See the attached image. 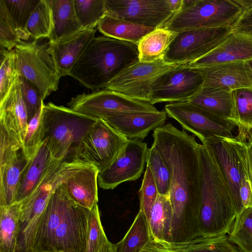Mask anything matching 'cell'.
<instances>
[{
    "mask_svg": "<svg viewBox=\"0 0 252 252\" xmlns=\"http://www.w3.org/2000/svg\"><path fill=\"white\" fill-rule=\"evenodd\" d=\"M152 146L161 155L171 177L172 208L170 243L188 242L200 235L201 168L194 136L171 124L154 130Z\"/></svg>",
    "mask_w": 252,
    "mask_h": 252,
    "instance_id": "cell-1",
    "label": "cell"
},
{
    "mask_svg": "<svg viewBox=\"0 0 252 252\" xmlns=\"http://www.w3.org/2000/svg\"><path fill=\"white\" fill-rule=\"evenodd\" d=\"M90 213L60 185L43 212L33 252H87Z\"/></svg>",
    "mask_w": 252,
    "mask_h": 252,
    "instance_id": "cell-2",
    "label": "cell"
},
{
    "mask_svg": "<svg viewBox=\"0 0 252 252\" xmlns=\"http://www.w3.org/2000/svg\"><path fill=\"white\" fill-rule=\"evenodd\" d=\"M139 62L137 44L100 36L87 46L69 76L95 91L123 71Z\"/></svg>",
    "mask_w": 252,
    "mask_h": 252,
    "instance_id": "cell-3",
    "label": "cell"
},
{
    "mask_svg": "<svg viewBox=\"0 0 252 252\" xmlns=\"http://www.w3.org/2000/svg\"><path fill=\"white\" fill-rule=\"evenodd\" d=\"M201 168L200 235H226L237 213L224 177L209 148L199 144Z\"/></svg>",
    "mask_w": 252,
    "mask_h": 252,
    "instance_id": "cell-4",
    "label": "cell"
},
{
    "mask_svg": "<svg viewBox=\"0 0 252 252\" xmlns=\"http://www.w3.org/2000/svg\"><path fill=\"white\" fill-rule=\"evenodd\" d=\"M97 120L70 108L51 102L46 105L43 103L41 142H45L55 159L77 160L76 156L80 143Z\"/></svg>",
    "mask_w": 252,
    "mask_h": 252,
    "instance_id": "cell-5",
    "label": "cell"
},
{
    "mask_svg": "<svg viewBox=\"0 0 252 252\" xmlns=\"http://www.w3.org/2000/svg\"><path fill=\"white\" fill-rule=\"evenodd\" d=\"M244 13L234 0H183L182 9L163 28L176 32L232 27Z\"/></svg>",
    "mask_w": 252,
    "mask_h": 252,
    "instance_id": "cell-6",
    "label": "cell"
},
{
    "mask_svg": "<svg viewBox=\"0 0 252 252\" xmlns=\"http://www.w3.org/2000/svg\"><path fill=\"white\" fill-rule=\"evenodd\" d=\"M14 49L19 75L35 86L43 100L57 90L61 77L49 52L48 43L22 41Z\"/></svg>",
    "mask_w": 252,
    "mask_h": 252,
    "instance_id": "cell-7",
    "label": "cell"
},
{
    "mask_svg": "<svg viewBox=\"0 0 252 252\" xmlns=\"http://www.w3.org/2000/svg\"><path fill=\"white\" fill-rule=\"evenodd\" d=\"M229 189L237 215L244 209L239 196L242 178L249 171L246 141L216 137L206 141Z\"/></svg>",
    "mask_w": 252,
    "mask_h": 252,
    "instance_id": "cell-8",
    "label": "cell"
},
{
    "mask_svg": "<svg viewBox=\"0 0 252 252\" xmlns=\"http://www.w3.org/2000/svg\"><path fill=\"white\" fill-rule=\"evenodd\" d=\"M68 105L76 112L95 119L104 120L122 114L158 111L150 103L106 89L78 94L71 99Z\"/></svg>",
    "mask_w": 252,
    "mask_h": 252,
    "instance_id": "cell-9",
    "label": "cell"
},
{
    "mask_svg": "<svg viewBox=\"0 0 252 252\" xmlns=\"http://www.w3.org/2000/svg\"><path fill=\"white\" fill-rule=\"evenodd\" d=\"M232 27L198 29L178 32L162 60L166 63L188 64L204 57L220 45Z\"/></svg>",
    "mask_w": 252,
    "mask_h": 252,
    "instance_id": "cell-10",
    "label": "cell"
},
{
    "mask_svg": "<svg viewBox=\"0 0 252 252\" xmlns=\"http://www.w3.org/2000/svg\"><path fill=\"white\" fill-rule=\"evenodd\" d=\"M103 119H97L82 138L76 159L91 164L100 171L115 158L128 142Z\"/></svg>",
    "mask_w": 252,
    "mask_h": 252,
    "instance_id": "cell-11",
    "label": "cell"
},
{
    "mask_svg": "<svg viewBox=\"0 0 252 252\" xmlns=\"http://www.w3.org/2000/svg\"><path fill=\"white\" fill-rule=\"evenodd\" d=\"M165 111L183 128L197 136L202 144L216 137H233L236 125L231 121L219 117L189 101L166 104Z\"/></svg>",
    "mask_w": 252,
    "mask_h": 252,
    "instance_id": "cell-12",
    "label": "cell"
},
{
    "mask_svg": "<svg viewBox=\"0 0 252 252\" xmlns=\"http://www.w3.org/2000/svg\"><path fill=\"white\" fill-rule=\"evenodd\" d=\"M179 65L166 63L162 59L153 63L139 62L116 76L103 89L149 103L152 88L156 81Z\"/></svg>",
    "mask_w": 252,
    "mask_h": 252,
    "instance_id": "cell-13",
    "label": "cell"
},
{
    "mask_svg": "<svg viewBox=\"0 0 252 252\" xmlns=\"http://www.w3.org/2000/svg\"><path fill=\"white\" fill-rule=\"evenodd\" d=\"M201 68L180 65L160 77L154 84L149 103L189 101L203 87Z\"/></svg>",
    "mask_w": 252,
    "mask_h": 252,
    "instance_id": "cell-14",
    "label": "cell"
},
{
    "mask_svg": "<svg viewBox=\"0 0 252 252\" xmlns=\"http://www.w3.org/2000/svg\"><path fill=\"white\" fill-rule=\"evenodd\" d=\"M148 149L145 142L128 140L111 162L98 172L99 187L112 189L124 182L138 179L147 163Z\"/></svg>",
    "mask_w": 252,
    "mask_h": 252,
    "instance_id": "cell-15",
    "label": "cell"
},
{
    "mask_svg": "<svg viewBox=\"0 0 252 252\" xmlns=\"http://www.w3.org/2000/svg\"><path fill=\"white\" fill-rule=\"evenodd\" d=\"M105 9L107 15L154 28L174 14L168 0H106Z\"/></svg>",
    "mask_w": 252,
    "mask_h": 252,
    "instance_id": "cell-16",
    "label": "cell"
},
{
    "mask_svg": "<svg viewBox=\"0 0 252 252\" xmlns=\"http://www.w3.org/2000/svg\"><path fill=\"white\" fill-rule=\"evenodd\" d=\"M98 172L93 165L76 160L61 185L75 203L91 210L98 202Z\"/></svg>",
    "mask_w": 252,
    "mask_h": 252,
    "instance_id": "cell-17",
    "label": "cell"
},
{
    "mask_svg": "<svg viewBox=\"0 0 252 252\" xmlns=\"http://www.w3.org/2000/svg\"><path fill=\"white\" fill-rule=\"evenodd\" d=\"M252 60V38L231 32L216 48L201 58L187 64L204 68L223 63Z\"/></svg>",
    "mask_w": 252,
    "mask_h": 252,
    "instance_id": "cell-18",
    "label": "cell"
},
{
    "mask_svg": "<svg viewBox=\"0 0 252 252\" xmlns=\"http://www.w3.org/2000/svg\"><path fill=\"white\" fill-rule=\"evenodd\" d=\"M96 29H83L67 38L55 42H48V50L56 65L59 74L69 76L92 40L95 37Z\"/></svg>",
    "mask_w": 252,
    "mask_h": 252,
    "instance_id": "cell-19",
    "label": "cell"
},
{
    "mask_svg": "<svg viewBox=\"0 0 252 252\" xmlns=\"http://www.w3.org/2000/svg\"><path fill=\"white\" fill-rule=\"evenodd\" d=\"M201 69L204 77L203 87L221 88L232 92L242 88H252V68L248 61Z\"/></svg>",
    "mask_w": 252,
    "mask_h": 252,
    "instance_id": "cell-20",
    "label": "cell"
},
{
    "mask_svg": "<svg viewBox=\"0 0 252 252\" xmlns=\"http://www.w3.org/2000/svg\"><path fill=\"white\" fill-rule=\"evenodd\" d=\"M167 117L164 111L120 114L105 120L128 140L144 139L152 131L164 125Z\"/></svg>",
    "mask_w": 252,
    "mask_h": 252,
    "instance_id": "cell-21",
    "label": "cell"
},
{
    "mask_svg": "<svg viewBox=\"0 0 252 252\" xmlns=\"http://www.w3.org/2000/svg\"><path fill=\"white\" fill-rule=\"evenodd\" d=\"M49 198L32 193L23 200L16 252H33L36 235Z\"/></svg>",
    "mask_w": 252,
    "mask_h": 252,
    "instance_id": "cell-22",
    "label": "cell"
},
{
    "mask_svg": "<svg viewBox=\"0 0 252 252\" xmlns=\"http://www.w3.org/2000/svg\"><path fill=\"white\" fill-rule=\"evenodd\" d=\"M58 159L52 157L45 142H42L30 159L18 187L16 202L27 198Z\"/></svg>",
    "mask_w": 252,
    "mask_h": 252,
    "instance_id": "cell-23",
    "label": "cell"
},
{
    "mask_svg": "<svg viewBox=\"0 0 252 252\" xmlns=\"http://www.w3.org/2000/svg\"><path fill=\"white\" fill-rule=\"evenodd\" d=\"M0 122L15 132L23 143L28 124L27 108L21 92L19 77L0 101Z\"/></svg>",
    "mask_w": 252,
    "mask_h": 252,
    "instance_id": "cell-24",
    "label": "cell"
},
{
    "mask_svg": "<svg viewBox=\"0 0 252 252\" xmlns=\"http://www.w3.org/2000/svg\"><path fill=\"white\" fill-rule=\"evenodd\" d=\"M52 15L53 28L49 42L67 38L83 28L77 17L74 0H47Z\"/></svg>",
    "mask_w": 252,
    "mask_h": 252,
    "instance_id": "cell-25",
    "label": "cell"
},
{
    "mask_svg": "<svg viewBox=\"0 0 252 252\" xmlns=\"http://www.w3.org/2000/svg\"><path fill=\"white\" fill-rule=\"evenodd\" d=\"M30 159L23 147L0 166V206L16 202L18 187Z\"/></svg>",
    "mask_w": 252,
    "mask_h": 252,
    "instance_id": "cell-26",
    "label": "cell"
},
{
    "mask_svg": "<svg viewBox=\"0 0 252 252\" xmlns=\"http://www.w3.org/2000/svg\"><path fill=\"white\" fill-rule=\"evenodd\" d=\"M189 102L235 124L232 91L221 88L203 87Z\"/></svg>",
    "mask_w": 252,
    "mask_h": 252,
    "instance_id": "cell-27",
    "label": "cell"
},
{
    "mask_svg": "<svg viewBox=\"0 0 252 252\" xmlns=\"http://www.w3.org/2000/svg\"><path fill=\"white\" fill-rule=\"evenodd\" d=\"M172 217L169 193L158 194L147 220L152 241L157 243L169 242Z\"/></svg>",
    "mask_w": 252,
    "mask_h": 252,
    "instance_id": "cell-28",
    "label": "cell"
},
{
    "mask_svg": "<svg viewBox=\"0 0 252 252\" xmlns=\"http://www.w3.org/2000/svg\"><path fill=\"white\" fill-rule=\"evenodd\" d=\"M97 29L104 36L137 44L143 37L156 28L106 15Z\"/></svg>",
    "mask_w": 252,
    "mask_h": 252,
    "instance_id": "cell-29",
    "label": "cell"
},
{
    "mask_svg": "<svg viewBox=\"0 0 252 252\" xmlns=\"http://www.w3.org/2000/svg\"><path fill=\"white\" fill-rule=\"evenodd\" d=\"M177 33L162 27L146 34L137 44L139 62L153 63L162 59Z\"/></svg>",
    "mask_w": 252,
    "mask_h": 252,
    "instance_id": "cell-30",
    "label": "cell"
},
{
    "mask_svg": "<svg viewBox=\"0 0 252 252\" xmlns=\"http://www.w3.org/2000/svg\"><path fill=\"white\" fill-rule=\"evenodd\" d=\"M158 243L173 252H241L226 235L214 237L199 236L189 241L180 243Z\"/></svg>",
    "mask_w": 252,
    "mask_h": 252,
    "instance_id": "cell-31",
    "label": "cell"
},
{
    "mask_svg": "<svg viewBox=\"0 0 252 252\" xmlns=\"http://www.w3.org/2000/svg\"><path fill=\"white\" fill-rule=\"evenodd\" d=\"M22 202L0 206V252H16Z\"/></svg>",
    "mask_w": 252,
    "mask_h": 252,
    "instance_id": "cell-32",
    "label": "cell"
},
{
    "mask_svg": "<svg viewBox=\"0 0 252 252\" xmlns=\"http://www.w3.org/2000/svg\"><path fill=\"white\" fill-rule=\"evenodd\" d=\"M234 122L238 128V136L247 141L252 136V88H242L232 91Z\"/></svg>",
    "mask_w": 252,
    "mask_h": 252,
    "instance_id": "cell-33",
    "label": "cell"
},
{
    "mask_svg": "<svg viewBox=\"0 0 252 252\" xmlns=\"http://www.w3.org/2000/svg\"><path fill=\"white\" fill-rule=\"evenodd\" d=\"M151 240L147 219L139 209L126 235L115 244V252H142Z\"/></svg>",
    "mask_w": 252,
    "mask_h": 252,
    "instance_id": "cell-34",
    "label": "cell"
},
{
    "mask_svg": "<svg viewBox=\"0 0 252 252\" xmlns=\"http://www.w3.org/2000/svg\"><path fill=\"white\" fill-rule=\"evenodd\" d=\"M53 28L52 15L47 0H40L31 14L25 32L34 40L49 37Z\"/></svg>",
    "mask_w": 252,
    "mask_h": 252,
    "instance_id": "cell-35",
    "label": "cell"
},
{
    "mask_svg": "<svg viewBox=\"0 0 252 252\" xmlns=\"http://www.w3.org/2000/svg\"><path fill=\"white\" fill-rule=\"evenodd\" d=\"M228 234L241 252H252V208H244L237 215Z\"/></svg>",
    "mask_w": 252,
    "mask_h": 252,
    "instance_id": "cell-36",
    "label": "cell"
},
{
    "mask_svg": "<svg viewBox=\"0 0 252 252\" xmlns=\"http://www.w3.org/2000/svg\"><path fill=\"white\" fill-rule=\"evenodd\" d=\"M74 3L83 29H95L106 15V0H74Z\"/></svg>",
    "mask_w": 252,
    "mask_h": 252,
    "instance_id": "cell-37",
    "label": "cell"
},
{
    "mask_svg": "<svg viewBox=\"0 0 252 252\" xmlns=\"http://www.w3.org/2000/svg\"><path fill=\"white\" fill-rule=\"evenodd\" d=\"M146 165L151 170L158 194H169L171 186L170 171L161 155L153 146L148 149Z\"/></svg>",
    "mask_w": 252,
    "mask_h": 252,
    "instance_id": "cell-38",
    "label": "cell"
},
{
    "mask_svg": "<svg viewBox=\"0 0 252 252\" xmlns=\"http://www.w3.org/2000/svg\"><path fill=\"white\" fill-rule=\"evenodd\" d=\"M11 17L16 23L22 41L29 36L25 32L28 21L40 0H3Z\"/></svg>",
    "mask_w": 252,
    "mask_h": 252,
    "instance_id": "cell-39",
    "label": "cell"
},
{
    "mask_svg": "<svg viewBox=\"0 0 252 252\" xmlns=\"http://www.w3.org/2000/svg\"><path fill=\"white\" fill-rule=\"evenodd\" d=\"M0 101L8 94L13 84L19 78L14 49L0 50Z\"/></svg>",
    "mask_w": 252,
    "mask_h": 252,
    "instance_id": "cell-40",
    "label": "cell"
},
{
    "mask_svg": "<svg viewBox=\"0 0 252 252\" xmlns=\"http://www.w3.org/2000/svg\"><path fill=\"white\" fill-rule=\"evenodd\" d=\"M22 40L20 31L9 14L3 0H0V49L10 50Z\"/></svg>",
    "mask_w": 252,
    "mask_h": 252,
    "instance_id": "cell-41",
    "label": "cell"
},
{
    "mask_svg": "<svg viewBox=\"0 0 252 252\" xmlns=\"http://www.w3.org/2000/svg\"><path fill=\"white\" fill-rule=\"evenodd\" d=\"M108 241L101 223L97 204L90 210L87 252H97Z\"/></svg>",
    "mask_w": 252,
    "mask_h": 252,
    "instance_id": "cell-42",
    "label": "cell"
},
{
    "mask_svg": "<svg viewBox=\"0 0 252 252\" xmlns=\"http://www.w3.org/2000/svg\"><path fill=\"white\" fill-rule=\"evenodd\" d=\"M140 208L147 220L151 209L158 196L157 187L149 166L146 165V170L139 190Z\"/></svg>",
    "mask_w": 252,
    "mask_h": 252,
    "instance_id": "cell-43",
    "label": "cell"
},
{
    "mask_svg": "<svg viewBox=\"0 0 252 252\" xmlns=\"http://www.w3.org/2000/svg\"><path fill=\"white\" fill-rule=\"evenodd\" d=\"M23 147L20 137L3 123L0 122V166L3 165Z\"/></svg>",
    "mask_w": 252,
    "mask_h": 252,
    "instance_id": "cell-44",
    "label": "cell"
},
{
    "mask_svg": "<svg viewBox=\"0 0 252 252\" xmlns=\"http://www.w3.org/2000/svg\"><path fill=\"white\" fill-rule=\"evenodd\" d=\"M38 109L34 117L28 123L23 142L24 149L29 158L33 156L41 142V117L42 106Z\"/></svg>",
    "mask_w": 252,
    "mask_h": 252,
    "instance_id": "cell-45",
    "label": "cell"
},
{
    "mask_svg": "<svg viewBox=\"0 0 252 252\" xmlns=\"http://www.w3.org/2000/svg\"><path fill=\"white\" fill-rule=\"evenodd\" d=\"M21 92L25 103L28 123L34 117L43 100L34 85L19 75Z\"/></svg>",
    "mask_w": 252,
    "mask_h": 252,
    "instance_id": "cell-46",
    "label": "cell"
},
{
    "mask_svg": "<svg viewBox=\"0 0 252 252\" xmlns=\"http://www.w3.org/2000/svg\"><path fill=\"white\" fill-rule=\"evenodd\" d=\"M232 32L252 38V8L243 13L232 27Z\"/></svg>",
    "mask_w": 252,
    "mask_h": 252,
    "instance_id": "cell-47",
    "label": "cell"
},
{
    "mask_svg": "<svg viewBox=\"0 0 252 252\" xmlns=\"http://www.w3.org/2000/svg\"><path fill=\"white\" fill-rule=\"evenodd\" d=\"M239 196L243 208H252V183L249 171L242 178L240 189Z\"/></svg>",
    "mask_w": 252,
    "mask_h": 252,
    "instance_id": "cell-48",
    "label": "cell"
},
{
    "mask_svg": "<svg viewBox=\"0 0 252 252\" xmlns=\"http://www.w3.org/2000/svg\"><path fill=\"white\" fill-rule=\"evenodd\" d=\"M142 252H173L160 243L151 240L145 247Z\"/></svg>",
    "mask_w": 252,
    "mask_h": 252,
    "instance_id": "cell-49",
    "label": "cell"
},
{
    "mask_svg": "<svg viewBox=\"0 0 252 252\" xmlns=\"http://www.w3.org/2000/svg\"><path fill=\"white\" fill-rule=\"evenodd\" d=\"M246 145L247 148L249 173L252 183V136L248 139V141H246Z\"/></svg>",
    "mask_w": 252,
    "mask_h": 252,
    "instance_id": "cell-50",
    "label": "cell"
},
{
    "mask_svg": "<svg viewBox=\"0 0 252 252\" xmlns=\"http://www.w3.org/2000/svg\"><path fill=\"white\" fill-rule=\"evenodd\" d=\"M169 5L174 13L180 11L183 5V0H168Z\"/></svg>",
    "mask_w": 252,
    "mask_h": 252,
    "instance_id": "cell-51",
    "label": "cell"
},
{
    "mask_svg": "<svg viewBox=\"0 0 252 252\" xmlns=\"http://www.w3.org/2000/svg\"><path fill=\"white\" fill-rule=\"evenodd\" d=\"M234 1L241 7L244 12L252 8V0H234Z\"/></svg>",
    "mask_w": 252,
    "mask_h": 252,
    "instance_id": "cell-52",
    "label": "cell"
},
{
    "mask_svg": "<svg viewBox=\"0 0 252 252\" xmlns=\"http://www.w3.org/2000/svg\"><path fill=\"white\" fill-rule=\"evenodd\" d=\"M97 252H115V244L108 241Z\"/></svg>",
    "mask_w": 252,
    "mask_h": 252,
    "instance_id": "cell-53",
    "label": "cell"
},
{
    "mask_svg": "<svg viewBox=\"0 0 252 252\" xmlns=\"http://www.w3.org/2000/svg\"><path fill=\"white\" fill-rule=\"evenodd\" d=\"M249 64H250V66L251 67V68H252V60H250L249 61H248Z\"/></svg>",
    "mask_w": 252,
    "mask_h": 252,
    "instance_id": "cell-54",
    "label": "cell"
}]
</instances>
